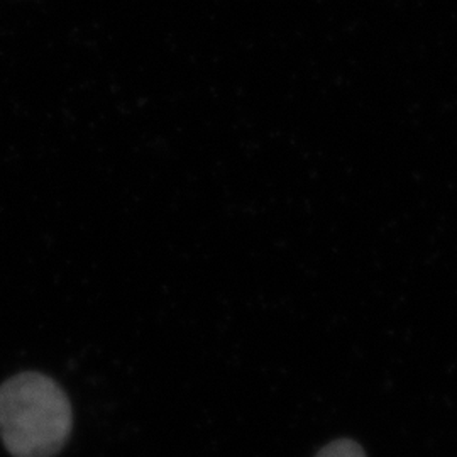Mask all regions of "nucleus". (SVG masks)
<instances>
[{"label":"nucleus","instance_id":"f257e3e1","mask_svg":"<svg viewBox=\"0 0 457 457\" xmlns=\"http://www.w3.org/2000/svg\"><path fill=\"white\" fill-rule=\"evenodd\" d=\"M71 424L70 400L48 376L22 373L0 386V437L12 456H56Z\"/></svg>","mask_w":457,"mask_h":457},{"label":"nucleus","instance_id":"f03ea898","mask_svg":"<svg viewBox=\"0 0 457 457\" xmlns=\"http://www.w3.org/2000/svg\"><path fill=\"white\" fill-rule=\"evenodd\" d=\"M315 457H366L358 442L351 439H339L330 442Z\"/></svg>","mask_w":457,"mask_h":457}]
</instances>
